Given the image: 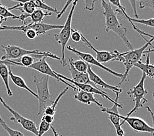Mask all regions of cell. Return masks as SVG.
<instances>
[{"mask_svg": "<svg viewBox=\"0 0 154 136\" xmlns=\"http://www.w3.org/2000/svg\"><path fill=\"white\" fill-rule=\"evenodd\" d=\"M132 27H134V29L136 30L140 34V36L143 38V39L147 41V43L143 45V46L140 48H137V49H133L132 51H128L127 52H122L121 53L120 56L122 58V63L125 66V72L122 74V77L121 78V81L119 83V86L122 85V84H123L124 82L127 81V77L128 75V73L130 72L131 69L133 68V66L135 64L138 63V62L141 61V58L142 55L145 53H152V52H154V48L153 49H149L146 51L147 48L148 47L149 45H152V42L154 41V38L152 35L148 34L147 33H145L144 31H141L140 29H138L137 27L134 26V24H133Z\"/></svg>", "mask_w": 154, "mask_h": 136, "instance_id": "6da1fadb", "label": "cell"}, {"mask_svg": "<svg viewBox=\"0 0 154 136\" xmlns=\"http://www.w3.org/2000/svg\"><path fill=\"white\" fill-rule=\"evenodd\" d=\"M101 7L104 10L103 15L105 16V19H106V22H105L106 31L107 32H109V31H113L124 42L125 45L127 46L129 51L134 49V47L128 38L127 28L122 25L120 21L119 20L117 14L112 8L109 2L102 0L101 1Z\"/></svg>", "mask_w": 154, "mask_h": 136, "instance_id": "7a4b0ae2", "label": "cell"}, {"mask_svg": "<svg viewBox=\"0 0 154 136\" xmlns=\"http://www.w3.org/2000/svg\"><path fill=\"white\" fill-rule=\"evenodd\" d=\"M2 48L4 51V55L2 56L1 60H13L17 59L19 60V58L26 55L33 56L34 57H47L55 59V60H61V58L58 57L57 56L51 53L50 52H43L39 50H26L24 48L15 46V45H2Z\"/></svg>", "mask_w": 154, "mask_h": 136, "instance_id": "3957f363", "label": "cell"}, {"mask_svg": "<svg viewBox=\"0 0 154 136\" xmlns=\"http://www.w3.org/2000/svg\"><path fill=\"white\" fill-rule=\"evenodd\" d=\"M49 77L47 75H42L38 78L36 75H34L33 82L36 87L38 96V116L44 113L45 108L51 106L54 100L49 90Z\"/></svg>", "mask_w": 154, "mask_h": 136, "instance_id": "277c9868", "label": "cell"}, {"mask_svg": "<svg viewBox=\"0 0 154 136\" xmlns=\"http://www.w3.org/2000/svg\"><path fill=\"white\" fill-rule=\"evenodd\" d=\"M78 2V1H72V5L71 7V10H70L67 18H66V22L63 25V28L61 30L60 32L58 33H55L54 36L55 41H57L59 45H61V58L60 61L63 67H65V66L67 65V62L66 61L65 56V49L66 47V45L68 43L70 37H71L72 16L73 14H74L75 7Z\"/></svg>", "mask_w": 154, "mask_h": 136, "instance_id": "5b68a950", "label": "cell"}, {"mask_svg": "<svg viewBox=\"0 0 154 136\" xmlns=\"http://www.w3.org/2000/svg\"><path fill=\"white\" fill-rule=\"evenodd\" d=\"M146 79V75L142 73V77L137 85L132 87L127 92L128 96L132 97V100L135 103L134 107L130 112L127 113V117H131V114L136 112L140 108L143 107V105L148 102V100L145 98V96L148 94V92L144 87Z\"/></svg>", "mask_w": 154, "mask_h": 136, "instance_id": "8992f818", "label": "cell"}, {"mask_svg": "<svg viewBox=\"0 0 154 136\" xmlns=\"http://www.w3.org/2000/svg\"><path fill=\"white\" fill-rule=\"evenodd\" d=\"M63 25H55V24H49L44 22L37 24H26L22 26H1L0 31L11 30V31H20L25 33L28 30H32L36 33L37 36L41 35H45L48 31L54 30H61Z\"/></svg>", "mask_w": 154, "mask_h": 136, "instance_id": "52a82bcc", "label": "cell"}, {"mask_svg": "<svg viewBox=\"0 0 154 136\" xmlns=\"http://www.w3.org/2000/svg\"><path fill=\"white\" fill-rule=\"evenodd\" d=\"M146 108L148 109L150 114H151L153 124V127L150 126L145 120H143L139 117L127 116L124 117L122 116L120 114H119V117L122 120L121 125L125 123H127L130 126L131 128L136 132H147V133H151L153 134L154 133V114L149 107L146 106Z\"/></svg>", "mask_w": 154, "mask_h": 136, "instance_id": "ba28073f", "label": "cell"}, {"mask_svg": "<svg viewBox=\"0 0 154 136\" xmlns=\"http://www.w3.org/2000/svg\"><path fill=\"white\" fill-rule=\"evenodd\" d=\"M0 103L2 104V106L8 110L10 113H11L13 117L9 118V120L14 122V123H18L21 125V126L24 130L31 132L35 136H38V128L36 127V125L34 121L32 120L28 119V118L23 117L19 113H17L15 110L13 109L12 108L9 106L7 103L5 102L2 97H0Z\"/></svg>", "mask_w": 154, "mask_h": 136, "instance_id": "9c48e42d", "label": "cell"}, {"mask_svg": "<svg viewBox=\"0 0 154 136\" xmlns=\"http://www.w3.org/2000/svg\"><path fill=\"white\" fill-rule=\"evenodd\" d=\"M81 40L86 46H88L90 49H92L96 54V60L100 64L107 63L111 61H119L122 62V58L120 56V52L115 50L114 51H99L94 47L92 43L86 39V37L81 33Z\"/></svg>", "mask_w": 154, "mask_h": 136, "instance_id": "30bf717a", "label": "cell"}, {"mask_svg": "<svg viewBox=\"0 0 154 136\" xmlns=\"http://www.w3.org/2000/svg\"><path fill=\"white\" fill-rule=\"evenodd\" d=\"M46 58L47 57H42L40 58L39 60L36 61V62H34L32 65H31L29 68L34 69L38 72H40L42 74L44 75H47L48 77H53L54 79L57 80V81H61L62 82L65 83V85H68L69 87H71V88L74 90L75 92H78L79 90L76 88V86L72 85L71 84H69L68 82L65 81V80L61 79L60 77L56 75L55 71L52 70V69L49 65L47 62H46Z\"/></svg>", "mask_w": 154, "mask_h": 136, "instance_id": "8fae6325", "label": "cell"}, {"mask_svg": "<svg viewBox=\"0 0 154 136\" xmlns=\"http://www.w3.org/2000/svg\"><path fill=\"white\" fill-rule=\"evenodd\" d=\"M55 73H56V75H57L59 77H60L61 79L65 80V81H66V82H71L72 85L76 86L78 89L83 90V91L88 92V93H92V94H97V95L101 96V97H103V98L108 100L109 101V102H111V103H113V104L118 102V100H119V94H119V93L116 94V97H115V99H113V98H111V97H110L109 96H108L106 92L103 91V90L100 89L98 87L90 85H83V84L76 83L74 81H72L71 79H69L68 77H66L60 74V73H58L57 72H55Z\"/></svg>", "mask_w": 154, "mask_h": 136, "instance_id": "7c38bea8", "label": "cell"}, {"mask_svg": "<svg viewBox=\"0 0 154 136\" xmlns=\"http://www.w3.org/2000/svg\"><path fill=\"white\" fill-rule=\"evenodd\" d=\"M123 108V106H122L121 103L118 102L113 104V106L111 108H100L101 112L106 113L108 114V118L111 121V123L113 124L116 130L117 136H125V132L122 130L121 122L122 120L119 117L118 114L119 111L118 108Z\"/></svg>", "mask_w": 154, "mask_h": 136, "instance_id": "4fadbf2b", "label": "cell"}, {"mask_svg": "<svg viewBox=\"0 0 154 136\" xmlns=\"http://www.w3.org/2000/svg\"><path fill=\"white\" fill-rule=\"evenodd\" d=\"M66 48H67L68 51H70L71 52H72V53H74L76 55L78 56L80 58V60H82L84 62H85L86 63L90 64V65H96V66H97V67H99L100 68H101L102 69H103V70L109 72V73H111V74L117 77H119L120 79L122 78V73H117L116 71L112 70V69H111L110 68H108L106 67L105 65H103V64H100V63H99L96 60V59L94 58L92 54L80 52L78 50L75 49V48L72 47L71 46H67L66 47Z\"/></svg>", "mask_w": 154, "mask_h": 136, "instance_id": "5bb4252c", "label": "cell"}, {"mask_svg": "<svg viewBox=\"0 0 154 136\" xmlns=\"http://www.w3.org/2000/svg\"><path fill=\"white\" fill-rule=\"evenodd\" d=\"M87 73L89 75V78L91 81H92L96 86H100L102 88L110 90L112 92H113L115 94H121L122 90L121 88H120L119 86H112L109 85V84L106 83L103 80L101 79L100 77L97 75L96 73L94 72L92 70V67L90 64H88V69H87Z\"/></svg>", "mask_w": 154, "mask_h": 136, "instance_id": "9a60e30c", "label": "cell"}, {"mask_svg": "<svg viewBox=\"0 0 154 136\" xmlns=\"http://www.w3.org/2000/svg\"><path fill=\"white\" fill-rule=\"evenodd\" d=\"M67 63L69 64V71L71 74L72 79L71 80L76 83L78 84H83V85H90L94 86L97 87L90 81L89 78V75L87 73H83L76 71L74 66L72 65L71 60V58H69Z\"/></svg>", "mask_w": 154, "mask_h": 136, "instance_id": "2e32d148", "label": "cell"}, {"mask_svg": "<svg viewBox=\"0 0 154 136\" xmlns=\"http://www.w3.org/2000/svg\"><path fill=\"white\" fill-rule=\"evenodd\" d=\"M74 98L84 104L91 105L92 103H94L100 108L103 107V105L100 103L99 101L94 97V94L86 92L81 90H79L78 92L74 96Z\"/></svg>", "mask_w": 154, "mask_h": 136, "instance_id": "e0dca14e", "label": "cell"}, {"mask_svg": "<svg viewBox=\"0 0 154 136\" xmlns=\"http://www.w3.org/2000/svg\"><path fill=\"white\" fill-rule=\"evenodd\" d=\"M134 66L140 69L142 73L146 75V77H149V78L154 79V65L149 64V54L147 56L145 63L140 61L135 64Z\"/></svg>", "mask_w": 154, "mask_h": 136, "instance_id": "ac0fdd59", "label": "cell"}, {"mask_svg": "<svg viewBox=\"0 0 154 136\" xmlns=\"http://www.w3.org/2000/svg\"><path fill=\"white\" fill-rule=\"evenodd\" d=\"M9 76H10V79H11V81H13V82L15 84V85L17 86H18L19 88H20L26 90V91L30 92L33 96L36 97L37 100L38 99V96L37 95V94H36L34 91H32V90H31L29 88V87L26 85L25 81H24V80L21 77L13 74V73L12 72L11 69L10 68H9Z\"/></svg>", "mask_w": 154, "mask_h": 136, "instance_id": "d6986e66", "label": "cell"}, {"mask_svg": "<svg viewBox=\"0 0 154 136\" xmlns=\"http://www.w3.org/2000/svg\"><path fill=\"white\" fill-rule=\"evenodd\" d=\"M10 66L7 65L5 64H1L0 65V77H1L2 79L3 80V82L4 83L5 87L6 88L7 94L9 97L13 96V92L11 91V88H10L9 86V69Z\"/></svg>", "mask_w": 154, "mask_h": 136, "instance_id": "ffe728a7", "label": "cell"}, {"mask_svg": "<svg viewBox=\"0 0 154 136\" xmlns=\"http://www.w3.org/2000/svg\"><path fill=\"white\" fill-rule=\"evenodd\" d=\"M69 87H66V88L63 90L62 91L59 93L58 96L56 97V99L54 100L53 103H52L51 106L47 107L45 108L43 114H48V115H51V116H54L55 114V111H56V107H57V104L59 103V101L61 99V97L63 96L66 93V92L69 90Z\"/></svg>", "mask_w": 154, "mask_h": 136, "instance_id": "44dd1931", "label": "cell"}, {"mask_svg": "<svg viewBox=\"0 0 154 136\" xmlns=\"http://www.w3.org/2000/svg\"><path fill=\"white\" fill-rule=\"evenodd\" d=\"M51 15L52 13H44L42 10L36 9L34 13L30 15V18L31 19V21H32L31 23L37 24L43 22L45 16H51Z\"/></svg>", "mask_w": 154, "mask_h": 136, "instance_id": "7402d4cb", "label": "cell"}, {"mask_svg": "<svg viewBox=\"0 0 154 136\" xmlns=\"http://www.w3.org/2000/svg\"><path fill=\"white\" fill-rule=\"evenodd\" d=\"M19 3V7L16 9L21 10L23 13H26L27 15H31L34 13V11L36 10V7H35L32 1H17Z\"/></svg>", "mask_w": 154, "mask_h": 136, "instance_id": "603a6c76", "label": "cell"}, {"mask_svg": "<svg viewBox=\"0 0 154 136\" xmlns=\"http://www.w3.org/2000/svg\"><path fill=\"white\" fill-rule=\"evenodd\" d=\"M33 3V4L34 5L36 9H41L42 10H47L48 13H55L58 15L59 11L58 10L55 9L51 7L50 5H48L47 4H45V2L43 1H40V0H36V1H32Z\"/></svg>", "mask_w": 154, "mask_h": 136, "instance_id": "cb8c5ba5", "label": "cell"}, {"mask_svg": "<svg viewBox=\"0 0 154 136\" xmlns=\"http://www.w3.org/2000/svg\"><path fill=\"white\" fill-rule=\"evenodd\" d=\"M122 12H123V14L126 18H127L129 20V22H135V23H138L140 24H143V25H145L147 26H149V27H154V19H147V20H143V19H135L131 18V17L127 15V13L125 11V9L122 10Z\"/></svg>", "mask_w": 154, "mask_h": 136, "instance_id": "d4e9b609", "label": "cell"}, {"mask_svg": "<svg viewBox=\"0 0 154 136\" xmlns=\"http://www.w3.org/2000/svg\"><path fill=\"white\" fill-rule=\"evenodd\" d=\"M0 125H1L2 127L4 129L5 131L8 132L9 136H25L22 132H20L18 130H13V129L10 128L8 125V124L6 123V122L3 119L1 115H0Z\"/></svg>", "mask_w": 154, "mask_h": 136, "instance_id": "484cf974", "label": "cell"}, {"mask_svg": "<svg viewBox=\"0 0 154 136\" xmlns=\"http://www.w3.org/2000/svg\"><path fill=\"white\" fill-rule=\"evenodd\" d=\"M71 60L72 62V65L76 71H78L80 73H87V69H88V64L84 62L82 60H74L72 58H71Z\"/></svg>", "mask_w": 154, "mask_h": 136, "instance_id": "4316f807", "label": "cell"}, {"mask_svg": "<svg viewBox=\"0 0 154 136\" xmlns=\"http://www.w3.org/2000/svg\"><path fill=\"white\" fill-rule=\"evenodd\" d=\"M0 16L3 17V19H8V18H11L13 19L19 20V16L14 15L10 11L8 7H6L4 5H0Z\"/></svg>", "mask_w": 154, "mask_h": 136, "instance_id": "83f0119b", "label": "cell"}, {"mask_svg": "<svg viewBox=\"0 0 154 136\" xmlns=\"http://www.w3.org/2000/svg\"><path fill=\"white\" fill-rule=\"evenodd\" d=\"M19 62L21 64L22 66L26 68H29L31 65H32L34 62V58L33 56L26 55L22 57L19 60Z\"/></svg>", "mask_w": 154, "mask_h": 136, "instance_id": "f1b7e54d", "label": "cell"}, {"mask_svg": "<svg viewBox=\"0 0 154 136\" xmlns=\"http://www.w3.org/2000/svg\"><path fill=\"white\" fill-rule=\"evenodd\" d=\"M52 124H49L45 123L44 120H41V123L38 128V136H43L45 133L50 130Z\"/></svg>", "mask_w": 154, "mask_h": 136, "instance_id": "f546056e", "label": "cell"}, {"mask_svg": "<svg viewBox=\"0 0 154 136\" xmlns=\"http://www.w3.org/2000/svg\"><path fill=\"white\" fill-rule=\"evenodd\" d=\"M140 8H149L154 10V0H142L139 2Z\"/></svg>", "mask_w": 154, "mask_h": 136, "instance_id": "4dcf8cb0", "label": "cell"}, {"mask_svg": "<svg viewBox=\"0 0 154 136\" xmlns=\"http://www.w3.org/2000/svg\"><path fill=\"white\" fill-rule=\"evenodd\" d=\"M81 33L79 31L75 29H72L71 37L73 41L80 42L81 40Z\"/></svg>", "mask_w": 154, "mask_h": 136, "instance_id": "1f68e13d", "label": "cell"}, {"mask_svg": "<svg viewBox=\"0 0 154 136\" xmlns=\"http://www.w3.org/2000/svg\"><path fill=\"white\" fill-rule=\"evenodd\" d=\"M97 0H85V9L90 10V11H92L94 10V5H95V3H96Z\"/></svg>", "mask_w": 154, "mask_h": 136, "instance_id": "d6a6232c", "label": "cell"}, {"mask_svg": "<svg viewBox=\"0 0 154 136\" xmlns=\"http://www.w3.org/2000/svg\"><path fill=\"white\" fill-rule=\"evenodd\" d=\"M1 64H5L8 66L10 65H18V66H22L20 62H15V61H13V60H2L0 58V65Z\"/></svg>", "mask_w": 154, "mask_h": 136, "instance_id": "836d02e7", "label": "cell"}, {"mask_svg": "<svg viewBox=\"0 0 154 136\" xmlns=\"http://www.w3.org/2000/svg\"><path fill=\"white\" fill-rule=\"evenodd\" d=\"M42 120H44L45 123L51 124L53 123L54 120V116H51V115H48V114H44L42 117Z\"/></svg>", "mask_w": 154, "mask_h": 136, "instance_id": "e575fe53", "label": "cell"}, {"mask_svg": "<svg viewBox=\"0 0 154 136\" xmlns=\"http://www.w3.org/2000/svg\"><path fill=\"white\" fill-rule=\"evenodd\" d=\"M24 33L26 34V37L29 38V39H34L37 37L36 33L32 30H28Z\"/></svg>", "mask_w": 154, "mask_h": 136, "instance_id": "d590c367", "label": "cell"}, {"mask_svg": "<svg viewBox=\"0 0 154 136\" xmlns=\"http://www.w3.org/2000/svg\"><path fill=\"white\" fill-rule=\"evenodd\" d=\"M71 3H72V1H66V3H65V6L63 7V8L62 9V10H61L60 12H59V13H58V15H57V19H60L61 17V16L63 15L64 14V13L65 12V10H66V9H67L68 7H69V5L71 4Z\"/></svg>", "mask_w": 154, "mask_h": 136, "instance_id": "8d00e7d4", "label": "cell"}, {"mask_svg": "<svg viewBox=\"0 0 154 136\" xmlns=\"http://www.w3.org/2000/svg\"><path fill=\"white\" fill-rule=\"evenodd\" d=\"M129 2L131 3L132 9H133V10H134V16H135V19H138L139 15H138V14L137 13V10H136V3H137V1H129Z\"/></svg>", "mask_w": 154, "mask_h": 136, "instance_id": "74e56055", "label": "cell"}, {"mask_svg": "<svg viewBox=\"0 0 154 136\" xmlns=\"http://www.w3.org/2000/svg\"><path fill=\"white\" fill-rule=\"evenodd\" d=\"M50 128L51 129V130H52V132H53V134H54V136H62V135H59L57 132V131L55 130V128L53 126V125H51V127H50Z\"/></svg>", "mask_w": 154, "mask_h": 136, "instance_id": "f35d334b", "label": "cell"}, {"mask_svg": "<svg viewBox=\"0 0 154 136\" xmlns=\"http://www.w3.org/2000/svg\"><path fill=\"white\" fill-rule=\"evenodd\" d=\"M8 20V19H3V17H2L1 16H0V26H2V24L3 22H5V21Z\"/></svg>", "mask_w": 154, "mask_h": 136, "instance_id": "ab89813d", "label": "cell"}, {"mask_svg": "<svg viewBox=\"0 0 154 136\" xmlns=\"http://www.w3.org/2000/svg\"><path fill=\"white\" fill-rule=\"evenodd\" d=\"M153 100H154V90H153Z\"/></svg>", "mask_w": 154, "mask_h": 136, "instance_id": "60d3db41", "label": "cell"}, {"mask_svg": "<svg viewBox=\"0 0 154 136\" xmlns=\"http://www.w3.org/2000/svg\"><path fill=\"white\" fill-rule=\"evenodd\" d=\"M0 5H2V3H1V1H0Z\"/></svg>", "mask_w": 154, "mask_h": 136, "instance_id": "b9f144b4", "label": "cell"}, {"mask_svg": "<svg viewBox=\"0 0 154 136\" xmlns=\"http://www.w3.org/2000/svg\"><path fill=\"white\" fill-rule=\"evenodd\" d=\"M153 136H154V133H153Z\"/></svg>", "mask_w": 154, "mask_h": 136, "instance_id": "7bdbcfd3", "label": "cell"}, {"mask_svg": "<svg viewBox=\"0 0 154 136\" xmlns=\"http://www.w3.org/2000/svg\"><path fill=\"white\" fill-rule=\"evenodd\" d=\"M153 38H154V36H153Z\"/></svg>", "mask_w": 154, "mask_h": 136, "instance_id": "ee69618b", "label": "cell"}, {"mask_svg": "<svg viewBox=\"0 0 154 136\" xmlns=\"http://www.w3.org/2000/svg\"></svg>", "mask_w": 154, "mask_h": 136, "instance_id": "f6af8a7d", "label": "cell"}]
</instances>
